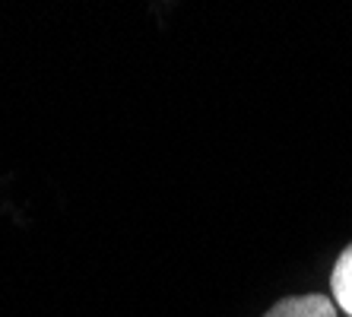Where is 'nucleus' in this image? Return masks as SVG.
Returning <instances> with one entry per match:
<instances>
[{
	"label": "nucleus",
	"instance_id": "nucleus-1",
	"mask_svg": "<svg viewBox=\"0 0 352 317\" xmlns=\"http://www.w3.org/2000/svg\"><path fill=\"white\" fill-rule=\"evenodd\" d=\"M263 317H336V305L324 292L289 295V298L276 301Z\"/></svg>",
	"mask_w": 352,
	"mask_h": 317
},
{
	"label": "nucleus",
	"instance_id": "nucleus-2",
	"mask_svg": "<svg viewBox=\"0 0 352 317\" xmlns=\"http://www.w3.org/2000/svg\"><path fill=\"white\" fill-rule=\"evenodd\" d=\"M330 292H333L336 305L352 317V244L336 257L333 273H330Z\"/></svg>",
	"mask_w": 352,
	"mask_h": 317
}]
</instances>
